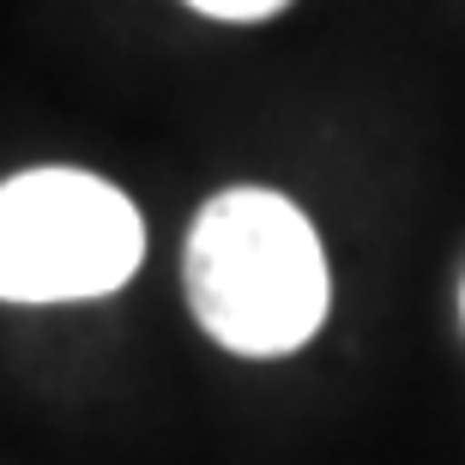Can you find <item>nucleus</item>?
Masks as SVG:
<instances>
[{
  "label": "nucleus",
  "instance_id": "f03ea898",
  "mask_svg": "<svg viewBox=\"0 0 465 465\" xmlns=\"http://www.w3.org/2000/svg\"><path fill=\"white\" fill-rule=\"evenodd\" d=\"M145 266V212L79 163H31L0 182V296L61 309L121 296Z\"/></svg>",
  "mask_w": 465,
  "mask_h": 465
},
{
  "label": "nucleus",
  "instance_id": "20e7f679",
  "mask_svg": "<svg viewBox=\"0 0 465 465\" xmlns=\"http://www.w3.org/2000/svg\"><path fill=\"white\" fill-rule=\"evenodd\" d=\"M460 321H465V284H460Z\"/></svg>",
  "mask_w": 465,
  "mask_h": 465
},
{
  "label": "nucleus",
  "instance_id": "7ed1b4c3",
  "mask_svg": "<svg viewBox=\"0 0 465 465\" xmlns=\"http://www.w3.org/2000/svg\"><path fill=\"white\" fill-rule=\"evenodd\" d=\"M193 18H212V25H272L278 13H291L296 0H182Z\"/></svg>",
  "mask_w": 465,
  "mask_h": 465
},
{
  "label": "nucleus",
  "instance_id": "f257e3e1",
  "mask_svg": "<svg viewBox=\"0 0 465 465\" xmlns=\"http://www.w3.org/2000/svg\"><path fill=\"white\" fill-rule=\"evenodd\" d=\"M182 302L218 351L248 362L296 357L332 314V260L284 188L230 182L182 236Z\"/></svg>",
  "mask_w": 465,
  "mask_h": 465
}]
</instances>
